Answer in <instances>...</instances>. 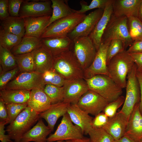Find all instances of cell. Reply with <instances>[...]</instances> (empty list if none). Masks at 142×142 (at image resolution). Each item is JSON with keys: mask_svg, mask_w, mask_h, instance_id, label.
I'll list each match as a JSON object with an SVG mask.
<instances>
[{"mask_svg": "<svg viewBox=\"0 0 142 142\" xmlns=\"http://www.w3.org/2000/svg\"><path fill=\"white\" fill-rule=\"evenodd\" d=\"M104 10L97 9L86 15L84 19L67 36L73 40L77 37L89 36L102 16Z\"/></svg>", "mask_w": 142, "mask_h": 142, "instance_id": "obj_15", "label": "cell"}, {"mask_svg": "<svg viewBox=\"0 0 142 142\" xmlns=\"http://www.w3.org/2000/svg\"><path fill=\"white\" fill-rule=\"evenodd\" d=\"M90 142H113V138L103 129L92 128L89 132Z\"/></svg>", "mask_w": 142, "mask_h": 142, "instance_id": "obj_36", "label": "cell"}, {"mask_svg": "<svg viewBox=\"0 0 142 142\" xmlns=\"http://www.w3.org/2000/svg\"><path fill=\"white\" fill-rule=\"evenodd\" d=\"M65 142H90V140L89 138L84 137L82 139L67 140Z\"/></svg>", "mask_w": 142, "mask_h": 142, "instance_id": "obj_51", "label": "cell"}, {"mask_svg": "<svg viewBox=\"0 0 142 142\" xmlns=\"http://www.w3.org/2000/svg\"><path fill=\"white\" fill-rule=\"evenodd\" d=\"M140 99L139 103V108L140 111L142 115V89H140Z\"/></svg>", "mask_w": 142, "mask_h": 142, "instance_id": "obj_53", "label": "cell"}, {"mask_svg": "<svg viewBox=\"0 0 142 142\" xmlns=\"http://www.w3.org/2000/svg\"><path fill=\"white\" fill-rule=\"evenodd\" d=\"M7 124L6 121L0 122V140L1 142H12L9 135L5 134L4 126Z\"/></svg>", "mask_w": 142, "mask_h": 142, "instance_id": "obj_48", "label": "cell"}, {"mask_svg": "<svg viewBox=\"0 0 142 142\" xmlns=\"http://www.w3.org/2000/svg\"><path fill=\"white\" fill-rule=\"evenodd\" d=\"M7 110L8 119L7 123L10 124L27 106V103H11L6 104Z\"/></svg>", "mask_w": 142, "mask_h": 142, "instance_id": "obj_39", "label": "cell"}, {"mask_svg": "<svg viewBox=\"0 0 142 142\" xmlns=\"http://www.w3.org/2000/svg\"><path fill=\"white\" fill-rule=\"evenodd\" d=\"M142 0H113V14L116 17H138Z\"/></svg>", "mask_w": 142, "mask_h": 142, "instance_id": "obj_20", "label": "cell"}, {"mask_svg": "<svg viewBox=\"0 0 142 142\" xmlns=\"http://www.w3.org/2000/svg\"><path fill=\"white\" fill-rule=\"evenodd\" d=\"M84 134L79 126L73 124L67 113L63 116L60 123L55 132L47 138V141L82 139L84 137Z\"/></svg>", "mask_w": 142, "mask_h": 142, "instance_id": "obj_10", "label": "cell"}, {"mask_svg": "<svg viewBox=\"0 0 142 142\" xmlns=\"http://www.w3.org/2000/svg\"><path fill=\"white\" fill-rule=\"evenodd\" d=\"M51 0H23L20 8L19 17L24 18L51 16Z\"/></svg>", "mask_w": 142, "mask_h": 142, "instance_id": "obj_11", "label": "cell"}, {"mask_svg": "<svg viewBox=\"0 0 142 142\" xmlns=\"http://www.w3.org/2000/svg\"><path fill=\"white\" fill-rule=\"evenodd\" d=\"M126 50L129 54L142 53V40L134 42Z\"/></svg>", "mask_w": 142, "mask_h": 142, "instance_id": "obj_46", "label": "cell"}, {"mask_svg": "<svg viewBox=\"0 0 142 142\" xmlns=\"http://www.w3.org/2000/svg\"><path fill=\"white\" fill-rule=\"evenodd\" d=\"M109 103L98 94L89 90L82 96L77 104L84 111L95 116L103 111Z\"/></svg>", "mask_w": 142, "mask_h": 142, "instance_id": "obj_12", "label": "cell"}, {"mask_svg": "<svg viewBox=\"0 0 142 142\" xmlns=\"http://www.w3.org/2000/svg\"><path fill=\"white\" fill-rule=\"evenodd\" d=\"M22 37L7 32L0 27V45L10 51L21 42Z\"/></svg>", "mask_w": 142, "mask_h": 142, "instance_id": "obj_33", "label": "cell"}, {"mask_svg": "<svg viewBox=\"0 0 142 142\" xmlns=\"http://www.w3.org/2000/svg\"><path fill=\"white\" fill-rule=\"evenodd\" d=\"M52 69L65 80L84 78V71L72 50L54 57Z\"/></svg>", "mask_w": 142, "mask_h": 142, "instance_id": "obj_1", "label": "cell"}, {"mask_svg": "<svg viewBox=\"0 0 142 142\" xmlns=\"http://www.w3.org/2000/svg\"><path fill=\"white\" fill-rule=\"evenodd\" d=\"M69 104L62 102L51 104L47 110L39 114L40 118H43L46 120L48 126L52 131L58 119L67 113Z\"/></svg>", "mask_w": 142, "mask_h": 142, "instance_id": "obj_26", "label": "cell"}, {"mask_svg": "<svg viewBox=\"0 0 142 142\" xmlns=\"http://www.w3.org/2000/svg\"><path fill=\"white\" fill-rule=\"evenodd\" d=\"M73 41V51L84 71L92 63L97 50L89 36L77 37Z\"/></svg>", "mask_w": 142, "mask_h": 142, "instance_id": "obj_8", "label": "cell"}, {"mask_svg": "<svg viewBox=\"0 0 142 142\" xmlns=\"http://www.w3.org/2000/svg\"><path fill=\"white\" fill-rule=\"evenodd\" d=\"M127 21V17H117L112 14L102 35L101 43H110L113 40L118 39L123 42L125 49L130 46L134 41L129 33Z\"/></svg>", "mask_w": 142, "mask_h": 142, "instance_id": "obj_5", "label": "cell"}, {"mask_svg": "<svg viewBox=\"0 0 142 142\" xmlns=\"http://www.w3.org/2000/svg\"><path fill=\"white\" fill-rule=\"evenodd\" d=\"M28 106L40 114L47 110L51 104L43 89H35L31 91Z\"/></svg>", "mask_w": 142, "mask_h": 142, "instance_id": "obj_25", "label": "cell"}, {"mask_svg": "<svg viewBox=\"0 0 142 142\" xmlns=\"http://www.w3.org/2000/svg\"><path fill=\"white\" fill-rule=\"evenodd\" d=\"M0 27L6 31L22 37L25 33V24L23 18L9 16L1 21Z\"/></svg>", "mask_w": 142, "mask_h": 142, "instance_id": "obj_29", "label": "cell"}, {"mask_svg": "<svg viewBox=\"0 0 142 142\" xmlns=\"http://www.w3.org/2000/svg\"><path fill=\"white\" fill-rule=\"evenodd\" d=\"M55 142H65V141L64 140H59L56 141Z\"/></svg>", "mask_w": 142, "mask_h": 142, "instance_id": "obj_54", "label": "cell"}, {"mask_svg": "<svg viewBox=\"0 0 142 142\" xmlns=\"http://www.w3.org/2000/svg\"><path fill=\"white\" fill-rule=\"evenodd\" d=\"M127 18L128 31L132 40L134 42L142 40V22L137 17Z\"/></svg>", "mask_w": 142, "mask_h": 142, "instance_id": "obj_32", "label": "cell"}, {"mask_svg": "<svg viewBox=\"0 0 142 142\" xmlns=\"http://www.w3.org/2000/svg\"><path fill=\"white\" fill-rule=\"evenodd\" d=\"M67 113L72 122L81 129L84 134H88L92 128L93 117L81 109L77 104H69Z\"/></svg>", "mask_w": 142, "mask_h": 142, "instance_id": "obj_17", "label": "cell"}, {"mask_svg": "<svg viewBox=\"0 0 142 142\" xmlns=\"http://www.w3.org/2000/svg\"><path fill=\"white\" fill-rule=\"evenodd\" d=\"M41 38L42 46L53 57L73 49V40L67 36Z\"/></svg>", "mask_w": 142, "mask_h": 142, "instance_id": "obj_16", "label": "cell"}, {"mask_svg": "<svg viewBox=\"0 0 142 142\" xmlns=\"http://www.w3.org/2000/svg\"><path fill=\"white\" fill-rule=\"evenodd\" d=\"M125 99L124 96H120L115 100L109 103L103 112L109 118L114 116L116 113L117 109L123 104Z\"/></svg>", "mask_w": 142, "mask_h": 142, "instance_id": "obj_41", "label": "cell"}, {"mask_svg": "<svg viewBox=\"0 0 142 142\" xmlns=\"http://www.w3.org/2000/svg\"><path fill=\"white\" fill-rule=\"evenodd\" d=\"M23 0H8V11L10 16L19 17V13Z\"/></svg>", "mask_w": 142, "mask_h": 142, "instance_id": "obj_44", "label": "cell"}, {"mask_svg": "<svg viewBox=\"0 0 142 142\" xmlns=\"http://www.w3.org/2000/svg\"><path fill=\"white\" fill-rule=\"evenodd\" d=\"M113 142H135V141L128 136L124 135L119 139L114 140Z\"/></svg>", "mask_w": 142, "mask_h": 142, "instance_id": "obj_50", "label": "cell"}, {"mask_svg": "<svg viewBox=\"0 0 142 142\" xmlns=\"http://www.w3.org/2000/svg\"><path fill=\"white\" fill-rule=\"evenodd\" d=\"M76 12L67 17L57 20L45 29L41 38H55L67 35L84 18L85 13Z\"/></svg>", "mask_w": 142, "mask_h": 142, "instance_id": "obj_6", "label": "cell"}, {"mask_svg": "<svg viewBox=\"0 0 142 142\" xmlns=\"http://www.w3.org/2000/svg\"><path fill=\"white\" fill-rule=\"evenodd\" d=\"M52 131L50 128L46 126L42 118H40L33 128L24 134L20 142H46L47 136Z\"/></svg>", "mask_w": 142, "mask_h": 142, "instance_id": "obj_24", "label": "cell"}, {"mask_svg": "<svg viewBox=\"0 0 142 142\" xmlns=\"http://www.w3.org/2000/svg\"><path fill=\"white\" fill-rule=\"evenodd\" d=\"M84 79L89 90L98 94L109 103L117 99L122 93V89L109 76L99 74L89 79Z\"/></svg>", "mask_w": 142, "mask_h": 142, "instance_id": "obj_3", "label": "cell"}, {"mask_svg": "<svg viewBox=\"0 0 142 142\" xmlns=\"http://www.w3.org/2000/svg\"><path fill=\"white\" fill-rule=\"evenodd\" d=\"M134 64L130 55L123 50L113 57L107 65L109 77L121 88H126L128 74Z\"/></svg>", "mask_w": 142, "mask_h": 142, "instance_id": "obj_2", "label": "cell"}, {"mask_svg": "<svg viewBox=\"0 0 142 142\" xmlns=\"http://www.w3.org/2000/svg\"><path fill=\"white\" fill-rule=\"evenodd\" d=\"M14 55L20 72L35 71L33 59L31 53Z\"/></svg>", "mask_w": 142, "mask_h": 142, "instance_id": "obj_34", "label": "cell"}, {"mask_svg": "<svg viewBox=\"0 0 142 142\" xmlns=\"http://www.w3.org/2000/svg\"><path fill=\"white\" fill-rule=\"evenodd\" d=\"M113 0H109L103 14L89 36L92 40L97 51L101 43L104 32L113 13Z\"/></svg>", "mask_w": 142, "mask_h": 142, "instance_id": "obj_19", "label": "cell"}, {"mask_svg": "<svg viewBox=\"0 0 142 142\" xmlns=\"http://www.w3.org/2000/svg\"><path fill=\"white\" fill-rule=\"evenodd\" d=\"M52 13L48 27L56 21L70 15L76 12L70 8L68 1L64 0H51Z\"/></svg>", "mask_w": 142, "mask_h": 142, "instance_id": "obj_30", "label": "cell"}, {"mask_svg": "<svg viewBox=\"0 0 142 142\" xmlns=\"http://www.w3.org/2000/svg\"><path fill=\"white\" fill-rule=\"evenodd\" d=\"M20 72L19 69L17 67L13 69L0 74V90L4 89L7 85Z\"/></svg>", "mask_w": 142, "mask_h": 142, "instance_id": "obj_42", "label": "cell"}, {"mask_svg": "<svg viewBox=\"0 0 142 142\" xmlns=\"http://www.w3.org/2000/svg\"><path fill=\"white\" fill-rule=\"evenodd\" d=\"M138 18L142 22V1L139 8Z\"/></svg>", "mask_w": 142, "mask_h": 142, "instance_id": "obj_52", "label": "cell"}, {"mask_svg": "<svg viewBox=\"0 0 142 142\" xmlns=\"http://www.w3.org/2000/svg\"><path fill=\"white\" fill-rule=\"evenodd\" d=\"M139 103L135 105L130 115L124 135L135 142H140L142 140V115L139 110Z\"/></svg>", "mask_w": 142, "mask_h": 142, "instance_id": "obj_21", "label": "cell"}, {"mask_svg": "<svg viewBox=\"0 0 142 142\" xmlns=\"http://www.w3.org/2000/svg\"><path fill=\"white\" fill-rule=\"evenodd\" d=\"M30 92L27 90L3 89L0 90V98L6 104L26 103L29 98Z\"/></svg>", "mask_w": 142, "mask_h": 142, "instance_id": "obj_28", "label": "cell"}, {"mask_svg": "<svg viewBox=\"0 0 142 142\" xmlns=\"http://www.w3.org/2000/svg\"><path fill=\"white\" fill-rule=\"evenodd\" d=\"M129 54L136 66L137 72L142 73V53Z\"/></svg>", "mask_w": 142, "mask_h": 142, "instance_id": "obj_49", "label": "cell"}, {"mask_svg": "<svg viewBox=\"0 0 142 142\" xmlns=\"http://www.w3.org/2000/svg\"><path fill=\"white\" fill-rule=\"evenodd\" d=\"M137 69L135 63L128 74L126 97L123 106L120 111L125 115L128 120L135 105L140 102V88L136 76Z\"/></svg>", "mask_w": 142, "mask_h": 142, "instance_id": "obj_7", "label": "cell"}, {"mask_svg": "<svg viewBox=\"0 0 142 142\" xmlns=\"http://www.w3.org/2000/svg\"><path fill=\"white\" fill-rule=\"evenodd\" d=\"M45 85L43 74L35 71L20 72L7 85L4 89L31 91L35 89H43Z\"/></svg>", "mask_w": 142, "mask_h": 142, "instance_id": "obj_9", "label": "cell"}, {"mask_svg": "<svg viewBox=\"0 0 142 142\" xmlns=\"http://www.w3.org/2000/svg\"><path fill=\"white\" fill-rule=\"evenodd\" d=\"M109 119L103 112L100 113L93 118L91 124L92 128H103L108 123Z\"/></svg>", "mask_w": 142, "mask_h": 142, "instance_id": "obj_43", "label": "cell"}, {"mask_svg": "<svg viewBox=\"0 0 142 142\" xmlns=\"http://www.w3.org/2000/svg\"><path fill=\"white\" fill-rule=\"evenodd\" d=\"M43 90L48 97L51 104L63 101V87H59L52 84H46Z\"/></svg>", "mask_w": 142, "mask_h": 142, "instance_id": "obj_35", "label": "cell"}, {"mask_svg": "<svg viewBox=\"0 0 142 142\" xmlns=\"http://www.w3.org/2000/svg\"><path fill=\"white\" fill-rule=\"evenodd\" d=\"M128 119L120 111L117 112L114 116L109 118L103 129L114 140L120 139L125 135Z\"/></svg>", "mask_w": 142, "mask_h": 142, "instance_id": "obj_18", "label": "cell"}, {"mask_svg": "<svg viewBox=\"0 0 142 142\" xmlns=\"http://www.w3.org/2000/svg\"><path fill=\"white\" fill-rule=\"evenodd\" d=\"M63 102L77 104L82 96L89 90L84 78L65 80L63 86Z\"/></svg>", "mask_w": 142, "mask_h": 142, "instance_id": "obj_13", "label": "cell"}, {"mask_svg": "<svg viewBox=\"0 0 142 142\" xmlns=\"http://www.w3.org/2000/svg\"><path fill=\"white\" fill-rule=\"evenodd\" d=\"M34 67V70L43 74L52 68L53 59V56L42 46L31 52Z\"/></svg>", "mask_w": 142, "mask_h": 142, "instance_id": "obj_23", "label": "cell"}, {"mask_svg": "<svg viewBox=\"0 0 142 142\" xmlns=\"http://www.w3.org/2000/svg\"><path fill=\"white\" fill-rule=\"evenodd\" d=\"M110 43L100 44L92 63L84 70V79H89L99 74L109 76L107 67L106 56L107 50Z\"/></svg>", "mask_w": 142, "mask_h": 142, "instance_id": "obj_14", "label": "cell"}, {"mask_svg": "<svg viewBox=\"0 0 142 142\" xmlns=\"http://www.w3.org/2000/svg\"><path fill=\"white\" fill-rule=\"evenodd\" d=\"M0 74L17 67L14 55L0 45Z\"/></svg>", "mask_w": 142, "mask_h": 142, "instance_id": "obj_31", "label": "cell"}, {"mask_svg": "<svg viewBox=\"0 0 142 142\" xmlns=\"http://www.w3.org/2000/svg\"><path fill=\"white\" fill-rule=\"evenodd\" d=\"M43 77L45 84H52L59 87H63L65 80L52 69L43 73Z\"/></svg>", "mask_w": 142, "mask_h": 142, "instance_id": "obj_37", "label": "cell"}, {"mask_svg": "<svg viewBox=\"0 0 142 142\" xmlns=\"http://www.w3.org/2000/svg\"><path fill=\"white\" fill-rule=\"evenodd\" d=\"M42 46L41 38L24 36L20 42L10 51L14 55L30 53Z\"/></svg>", "mask_w": 142, "mask_h": 142, "instance_id": "obj_27", "label": "cell"}, {"mask_svg": "<svg viewBox=\"0 0 142 142\" xmlns=\"http://www.w3.org/2000/svg\"><path fill=\"white\" fill-rule=\"evenodd\" d=\"M140 142H142V140Z\"/></svg>", "mask_w": 142, "mask_h": 142, "instance_id": "obj_55", "label": "cell"}, {"mask_svg": "<svg viewBox=\"0 0 142 142\" xmlns=\"http://www.w3.org/2000/svg\"><path fill=\"white\" fill-rule=\"evenodd\" d=\"M125 49V45L122 40L118 39L112 40L107 50V65L113 57Z\"/></svg>", "mask_w": 142, "mask_h": 142, "instance_id": "obj_38", "label": "cell"}, {"mask_svg": "<svg viewBox=\"0 0 142 142\" xmlns=\"http://www.w3.org/2000/svg\"><path fill=\"white\" fill-rule=\"evenodd\" d=\"M8 119V115L6 104L0 98V122L6 121L7 123Z\"/></svg>", "mask_w": 142, "mask_h": 142, "instance_id": "obj_47", "label": "cell"}, {"mask_svg": "<svg viewBox=\"0 0 142 142\" xmlns=\"http://www.w3.org/2000/svg\"><path fill=\"white\" fill-rule=\"evenodd\" d=\"M51 17V16H47L24 18V36L40 38L47 26Z\"/></svg>", "mask_w": 142, "mask_h": 142, "instance_id": "obj_22", "label": "cell"}, {"mask_svg": "<svg viewBox=\"0 0 142 142\" xmlns=\"http://www.w3.org/2000/svg\"><path fill=\"white\" fill-rule=\"evenodd\" d=\"M40 118L39 114L27 106L7 126L6 131L15 142H20L24 134Z\"/></svg>", "mask_w": 142, "mask_h": 142, "instance_id": "obj_4", "label": "cell"}, {"mask_svg": "<svg viewBox=\"0 0 142 142\" xmlns=\"http://www.w3.org/2000/svg\"><path fill=\"white\" fill-rule=\"evenodd\" d=\"M8 0H0V19L2 21L9 16L8 11Z\"/></svg>", "mask_w": 142, "mask_h": 142, "instance_id": "obj_45", "label": "cell"}, {"mask_svg": "<svg viewBox=\"0 0 142 142\" xmlns=\"http://www.w3.org/2000/svg\"><path fill=\"white\" fill-rule=\"evenodd\" d=\"M109 0H93L89 5H88L84 1H81L80 2L81 9L76 11L78 13L83 14L88 11L95 8L104 9Z\"/></svg>", "mask_w": 142, "mask_h": 142, "instance_id": "obj_40", "label": "cell"}]
</instances>
